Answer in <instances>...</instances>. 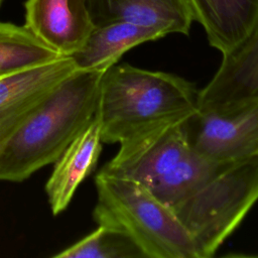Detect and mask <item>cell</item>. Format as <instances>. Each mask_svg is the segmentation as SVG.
<instances>
[{
  "label": "cell",
  "instance_id": "cell-12",
  "mask_svg": "<svg viewBox=\"0 0 258 258\" xmlns=\"http://www.w3.org/2000/svg\"><path fill=\"white\" fill-rule=\"evenodd\" d=\"M194 21L204 27L209 43L229 52L243 41L258 21V0H187Z\"/></svg>",
  "mask_w": 258,
  "mask_h": 258
},
{
  "label": "cell",
  "instance_id": "cell-8",
  "mask_svg": "<svg viewBox=\"0 0 258 258\" xmlns=\"http://www.w3.org/2000/svg\"><path fill=\"white\" fill-rule=\"evenodd\" d=\"M77 69L71 56L0 77V145L27 114Z\"/></svg>",
  "mask_w": 258,
  "mask_h": 258
},
{
  "label": "cell",
  "instance_id": "cell-13",
  "mask_svg": "<svg viewBox=\"0 0 258 258\" xmlns=\"http://www.w3.org/2000/svg\"><path fill=\"white\" fill-rule=\"evenodd\" d=\"M164 36L157 29L129 22L96 26L84 46L71 57L78 70L106 72L129 49Z\"/></svg>",
  "mask_w": 258,
  "mask_h": 258
},
{
  "label": "cell",
  "instance_id": "cell-4",
  "mask_svg": "<svg viewBox=\"0 0 258 258\" xmlns=\"http://www.w3.org/2000/svg\"><path fill=\"white\" fill-rule=\"evenodd\" d=\"M258 201V156L224 166L171 207L199 258L212 257Z\"/></svg>",
  "mask_w": 258,
  "mask_h": 258
},
{
  "label": "cell",
  "instance_id": "cell-1",
  "mask_svg": "<svg viewBox=\"0 0 258 258\" xmlns=\"http://www.w3.org/2000/svg\"><path fill=\"white\" fill-rule=\"evenodd\" d=\"M105 72L76 70L0 145V180L20 182L54 163L96 115Z\"/></svg>",
  "mask_w": 258,
  "mask_h": 258
},
{
  "label": "cell",
  "instance_id": "cell-9",
  "mask_svg": "<svg viewBox=\"0 0 258 258\" xmlns=\"http://www.w3.org/2000/svg\"><path fill=\"white\" fill-rule=\"evenodd\" d=\"M25 26L61 56H72L95 28L87 0H26Z\"/></svg>",
  "mask_w": 258,
  "mask_h": 258
},
{
  "label": "cell",
  "instance_id": "cell-11",
  "mask_svg": "<svg viewBox=\"0 0 258 258\" xmlns=\"http://www.w3.org/2000/svg\"><path fill=\"white\" fill-rule=\"evenodd\" d=\"M102 144L101 127L95 115L54 161L45 183L48 204L54 216L68 208L79 185L95 169Z\"/></svg>",
  "mask_w": 258,
  "mask_h": 258
},
{
  "label": "cell",
  "instance_id": "cell-10",
  "mask_svg": "<svg viewBox=\"0 0 258 258\" xmlns=\"http://www.w3.org/2000/svg\"><path fill=\"white\" fill-rule=\"evenodd\" d=\"M94 26L129 22L187 35L194 16L187 0H87Z\"/></svg>",
  "mask_w": 258,
  "mask_h": 258
},
{
  "label": "cell",
  "instance_id": "cell-14",
  "mask_svg": "<svg viewBox=\"0 0 258 258\" xmlns=\"http://www.w3.org/2000/svg\"><path fill=\"white\" fill-rule=\"evenodd\" d=\"M226 165L208 158L191 147L186 155L148 188L171 208L206 183Z\"/></svg>",
  "mask_w": 258,
  "mask_h": 258
},
{
  "label": "cell",
  "instance_id": "cell-6",
  "mask_svg": "<svg viewBox=\"0 0 258 258\" xmlns=\"http://www.w3.org/2000/svg\"><path fill=\"white\" fill-rule=\"evenodd\" d=\"M187 121L119 143L116 155L99 172L150 187L191 149Z\"/></svg>",
  "mask_w": 258,
  "mask_h": 258
},
{
  "label": "cell",
  "instance_id": "cell-2",
  "mask_svg": "<svg viewBox=\"0 0 258 258\" xmlns=\"http://www.w3.org/2000/svg\"><path fill=\"white\" fill-rule=\"evenodd\" d=\"M199 93L176 75L114 64L102 77L96 112L103 143L186 122L199 111Z\"/></svg>",
  "mask_w": 258,
  "mask_h": 258
},
{
  "label": "cell",
  "instance_id": "cell-16",
  "mask_svg": "<svg viewBox=\"0 0 258 258\" xmlns=\"http://www.w3.org/2000/svg\"><path fill=\"white\" fill-rule=\"evenodd\" d=\"M55 258H146L124 232L104 225L53 255Z\"/></svg>",
  "mask_w": 258,
  "mask_h": 258
},
{
  "label": "cell",
  "instance_id": "cell-15",
  "mask_svg": "<svg viewBox=\"0 0 258 258\" xmlns=\"http://www.w3.org/2000/svg\"><path fill=\"white\" fill-rule=\"evenodd\" d=\"M25 25L0 21V77L60 57Z\"/></svg>",
  "mask_w": 258,
  "mask_h": 258
},
{
  "label": "cell",
  "instance_id": "cell-17",
  "mask_svg": "<svg viewBox=\"0 0 258 258\" xmlns=\"http://www.w3.org/2000/svg\"><path fill=\"white\" fill-rule=\"evenodd\" d=\"M2 1H3V0H0V6H1V3H2Z\"/></svg>",
  "mask_w": 258,
  "mask_h": 258
},
{
  "label": "cell",
  "instance_id": "cell-3",
  "mask_svg": "<svg viewBox=\"0 0 258 258\" xmlns=\"http://www.w3.org/2000/svg\"><path fill=\"white\" fill-rule=\"evenodd\" d=\"M97 203L93 211L98 225L127 234L146 258H199L195 244L173 210L147 186L98 172Z\"/></svg>",
  "mask_w": 258,
  "mask_h": 258
},
{
  "label": "cell",
  "instance_id": "cell-5",
  "mask_svg": "<svg viewBox=\"0 0 258 258\" xmlns=\"http://www.w3.org/2000/svg\"><path fill=\"white\" fill-rule=\"evenodd\" d=\"M191 147L224 164L258 156V100L233 110L197 113L187 121Z\"/></svg>",
  "mask_w": 258,
  "mask_h": 258
},
{
  "label": "cell",
  "instance_id": "cell-7",
  "mask_svg": "<svg viewBox=\"0 0 258 258\" xmlns=\"http://www.w3.org/2000/svg\"><path fill=\"white\" fill-rule=\"evenodd\" d=\"M258 100V21L248 36L223 54L211 81L199 93L198 113L233 110Z\"/></svg>",
  "mask_w": 258,
  "mask_h": 258
}]
</instances>
